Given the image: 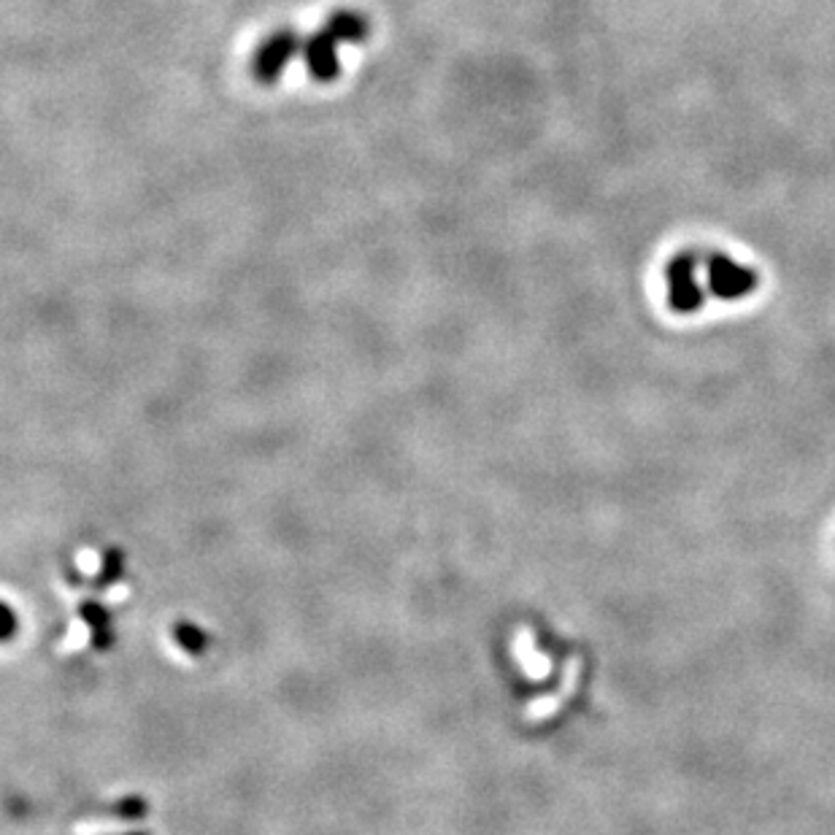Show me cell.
I'll use <instances>...</instances> for the list:
<instances>
[{"label": "cell", "mask_w": 835, "mask_h": 835, "mask_svg": "<svg viewBox=\"0 0 835 835\" xmlns=\"http://www.w3.org/2000/svg\"><path fill=\"white\" fill-rule=\"evenodd\" d=\"M303 49V38L295 30H276L263 44L257 46L255 60H252V73L257 82L273 84L290 65V60Z\"/></svg>", "instance_id": "cell-1"}, {"label": "cell", "mask_w": 835, "mask_h": 835, "mask_svg": "<svg viewBox=\"0 0 835 835\" xmlns=\"http://www.w3.org/2000/svg\"><path fill=\"white\" fill-rule=\"evenodd\" d=\"M325 28L330 30L338 41H352V44H357V41H363V38L368 36L371 25H368V19H365L363 14H357V11H336V14L325 22Z\"/></svg>", "instance_id": "cell-5"}, {"label": "cell", "mask_w": 835, "mask_h": 835, "mask_svg": "<svg viewBox=\"0 0 835 835\" xmlns=\"http://www.w3.org/2000/svg\"><path fill=\"white\" fill-rule=\"evenodd\" d=\"M338 44H341V41H338L327 28L317 30L314 36H309L303 41V57H306L309 73L317 82H333L338 76V71H341L336 55Z\"/></svg>", "instance_id": "cell-2"}, {"label": "cell", "mask_w": 835, "mask_h": 835, "mask_svg": "<svg viewBox=\"0 0 835 835\" xmlns=\"http://www.w3.org/2000/svg\"><path fill=\"white\" fill-rule=\"evenodd\" d=\"M668 287H671V303L673 309L692 311L700 306L698 287L690 276V260L681 257L673 265H668Z\"/></svg>", "instance_id": "cell-4"}, {"label": "cell", "mask_w": 835, "mask_h": 835, "mask_svg": "<svg viewBox=\"0 0 835 835\" xmlns=\"http://www.w3.org/2000/svg\"><path fill=\"white\" fill-rule=\"evenodd\" d=\"M711 287L725 300L738 298V295H744V292L754 287V273L738 268V265H733L725 257H717L711 263Z\"/></svg>", "instance_id": "cell-3"}]
</instances>
